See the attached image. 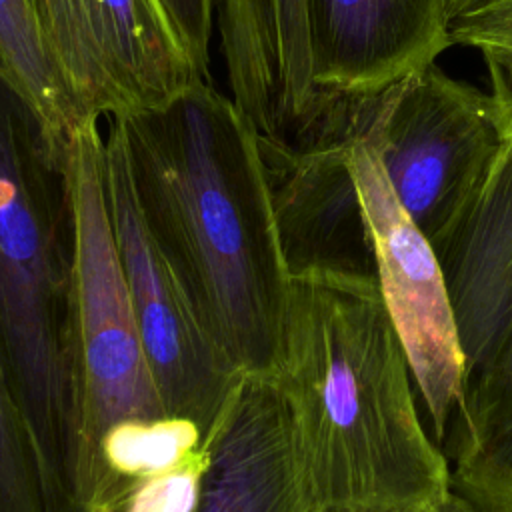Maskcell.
Masks as SVG:
<instances>
[{
    "instance_id": "3957f363",
    "label": "cell",
    "mask_w": 512,
    "mask_h": 512,
    "mask_svg": "<svg viewBox=\"0 0 512 512\" xmlns=\"http://www.w3.org/2000/svg\"><path fill=\"white\" fill-rule=\"evenodd\" d=\"M102 120L64 148L72 262L74 510L122 512L144 486L202 464L194 428L168 416L158 394L102 190Z\"/></svg>"
},
{
    "instance_id": "9c48e42d",
    "label": "cell",
    "mask_w": 512,
    "mask_h": 512,
    "mask_svg": "<svg viewBox=\"0 0 512 512\" xmlns=\"http://www.w3.org/2000/svg\"><path fill=\"white\" fill-rule=\"evenodd\" d=\"M190 512H322L274 374H244L216 422Z\"/></svg>"
},
{
    "instance_id": "6da1fadb",
    "label": "cell",
    "mask_w": 512,
    "mask_h": 512,
    "mask_svg": "<svg viewBox=\"0 0 512 512\" xmlns=\"http://www.w3.org/2000/svg\"><path fill=\"white\" fill-rule=\"evenodd\" d=\"M120 122L142 220L240 374H274L290 270L260 132L212 80Z\"/></svg>"
},
{
    "instance_id": "30bf717a",
    "label": "cell",
    "mask_w": 512,
    "mask_h": 512,
    "mask_svg": "<svg viewBox=\"0 0 512 512\" xmlns=\"http://www.w3.org/2000/svg\"><path fill=\"white\" fill-rule=\"evenodd\" d=\"M316 92L372 96L452 46L444 0H306Z\"/></svg>"
},
{
    "instance_id": "ac0fdd59",
    "label": "cell",
    "mask_w": 512,
    "mask_h": 512,
    "mask_svg": "<svg viewBox=\"0 0 512 512\" xmlns=\"http://www.w3.org/2000/svg\"><path fill=\"white\" fill-rule=\"evenodd\" d=\"M422 512H480L472 502H468L464 496L452 490V494L438 506L422 510Z\"/></svg>"
},
{
    "instance_id": "7c38bea8",
    "label": "cell",
    "mask_w": 512,
    "mask_h": 512,
    "mask_svg": "<svg viewBox=\"0 0 512 512\" xmlns=\"http://www.w3.org/2000/svg\"><path fill=\"white\" fill-rule=\"evenodd\" d=\"M216 30L234 104L282 138L314 100L306 0H218Z\"/></svg>"
},
{
    "instance_id": "ba28073f",
    "label": "cell",
    "mask_w": 512,
    "mask_h": 512,
    "mask_svg": "<svg viewBox=\"0 0 512 512\" xmlns=\"http://www.w3.org/2000/svg\"><path fill=\"white\" fill-rule=\"evenodd\" d=\"M74 104L88 120L158 106L210 82L162 0H26Z\"/></svg>"
},
{
    "instance_id": "4fadbf2b",
    "label": "cell",
    "mask_w": 512,
    "mask_h": 512,
    "mask_svg": "<svg viewBox=\"0 0 512 512\" xmlns=\"http://www.w3.org/2000/svg\"><path fill=\"white\" fill-rule=\"evenodd\" d=\"M0 68L40 116L58 152L78 128L92 122L64 86L26 0H0Z\"/></svg>"
},
{
    "instance_id": "e0dca14e",
    "label": "cell",
    "mask_w": 512,
    "mask_h": 512,
    "mask_svg": "<svg viewBox=\"0 0 512 512\" xmlns=\"http://www.w3.org/2000/svg\"><path fill=\"white\" fill-rule=\"evenodd\" d=\"M496 0H444V10L448 16V22L452 24L454 20H460L476 10H482L484 6L492 4Z\"/></svg>"
},
{
    "instance_id": "5b68a950",
    "label": "cell",
    "mask_w": 512,
    "mask_h": 512,
    "mask_svg": "<svg viewBox=\"0 0 512 512\" xmlns=\"http://www.w3.org/2000/svg\"><path fill=\"white\" fill-rule=\"evenodd\" d=\"M362 130L376 148L402 208L428 238L442 240L506 144L488 92L436 62L386 90L360 96Z\"/></svg>"
},
{
    "instance_id": "8fae6325",
    "label": "cell",
    "mask_w": 512,
    "mask_h": 512,
    "mask_svg": "<svg viewBox=\"0 0 512 512\" xmlns=\"http://www.w3.org/2000/svg\"><path fill=\"white\" fill-rule=\"evenodd\" d=\"M432 250L456 322L466 386L500 354L512 334V144L508 138L472 200Z\"/></svg>"
},
{
    "instance_id": "2e32d148",
    "label": "cell",
    "mask_w": 512,
    "mask_h": 512,
    "mask_svg": "<svg viewBox=\"0 0 512 512\" xmlns=\"http://www.w3.org/2000/svg\"><path fill=\"white\" fill-rule=\"evenodd\" d=\"M162 4L196 64L210 74V42L216 30L218 0H162Z\"/></svg>"
},
{
    "instance_id": "52a82bcc",
    "label": "cell",
    "mask_w": 512,
    "mask_h": 512,
    "mask_svg": "<svg viewBox=\"0 0 512 512\" xmlns=\"http://www.w3.org/2000/svg\"><path fill=\"white\" fill-rule=\"evenodd\" d=\"M332 96L346 128V160L360 196L380 294L434 436L442 442L464 390L466 368L440 264L428 238L402 208L362 130L360 96Z\"/></svg>"
},
{
    "instance_id": "277c9868",
    "label": "cell",
    "mask_w": 512,
    "mask_h": 512,
    "mask_svg": "<svg viewBox=\"0 0 512 512\" xmlns=\"http://www.w3.org/2000/svg\"><path fill=\"white\" fill-rule=\"evenodd\" d=\"M72 262L64 152L0 68V358L50 512H76Z\"/></svg>"
},
{
    "instance_id": "7a4b0ae2",
    "label": "cell",
    "mask_w": 512,
    "mask_h": 512,
    "mask_svg": "<svg viewBox=\"0 0 512 512\" xmlns=\"http://www.w3.org/2000/svg\"><path fill=\"white\" fill-rule=\"evenodd\" d=\"M274 376L322 512H422L452 494L376 276H290Z\"/></svg>"
},
{
    "instance_id": "9a60e30c",
    "label": "cell",
    "mask_w": 512,
    "mask_h": 512,
    "mask_svg": "<svg viewBox=\"0 0 512 512\" xmlns=\"http://www.w3.org/2000/svg\"><path fill=\"white\" fill-rule=\"evenodd\" d=\"M452 46L476 50L512 86V0H496L450 24Z\"/></svg>"
},
{
    "instance_id": "5bb4252c",
    "label": "cell",
    "mask_w": 512,
    "mask_h": 512,
    "mask_svg": "<svg viewBox=\"0 0 512 512\" xmlns=\"http://www.w3.org/2000/svg\"><path fill=\"white\" fill-rule=\"evenodd\" d=\"M0 512H50L42 468L0 358Z\"/></svg>"
},
{
    "instance_id": "8992f818",
    "label": "cell",
    "mask_w": 512,
    "mask_h": 512,
    "mask_svg": "<svg viewBox=\"0 0 512 512\" xmlns=\"http://www.w3.org/2000/svg\"><path fill=\"white\" fill-rule=\"evenodd\" d=\"M102 190L140 340L170 418L206 446L240 374L202 328L136 202L120 122L102 120ZM206 450V448H204Z\"/></svg>"
}]
</instances>
